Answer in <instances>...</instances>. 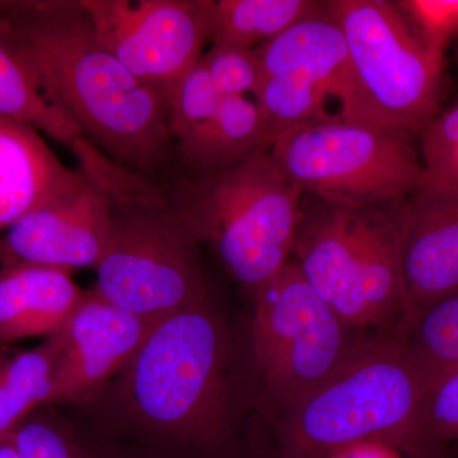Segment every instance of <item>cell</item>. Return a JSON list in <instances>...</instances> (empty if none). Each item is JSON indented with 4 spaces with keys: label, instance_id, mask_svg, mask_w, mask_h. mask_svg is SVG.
<instances>
[{
    "label": "cell",
    "instance_id": "obj_1",
    "mask_svg": "<svg viewBox=\"0 0 458 458\" xmlns=\"http://www.w3.org/2000/svg\"><path fill=\"white\" fill-rule=\"evenodd\" d=\"M0 26L54 104L102 155L165 190L182 174L170 131L171 98L98 44L82 0L0 2Z\"/></svg>",
    "mask_w": 458,
    "mask_h": 458
},
{
    "label": "cell",
    "instance_id": "obj_2",
    "mask_svg": "<svg viewBox=\"0 0 458 458\" xmlns=\"http://www.w3.org/2000/svg\"><path fill=\"white\" fill-rule=\"evenodd\" d=\"M428 384L396 328L361 336L343 363L284 412L283 458H327L358 443L428 457L418 426Z\"/></svg>",
    "mask_w": 458,
    "mask_h": 458
},
{
    "label": "cell",
    "instance_id": "obj_3",
    "mask_svg": "<svg viewBox=\"0 0 458 458\" xmlns=\"http://www.w3.org/2000/svg\"><path fill=\"white\" fill-rule=\"evenodd\" d=\"M123 373V399L141 426L200 450L225 447L228 340L210 301L153 324Z\"/></svg>",
    "mask_w": 458,
    "mask_h": 458
},
{
    "label": "cell",
    "instance_id": "obj_4",
    "mask_svg": "<svg viewBox=\"0 0 458 458\" xmlns=\"http://www.w3.org/2000/svg\"><path fill=\"white\" fill-rule=\"evenodd\" d=\"M302 203L270 153L210 176L181 174L165 195L168 212L191 240L212 246L252 293L291 260Z\"/></svg>",
    "mask_w": 458,
    "mask_h": 458
},
{
    "label": "cell",
    "instance_id": "obj_5",
    "mask_svg": "<svg viewBox=\"0 0 458 458\" xmlns=\"http://www.w3.org/2000/svg\"><path fill=\"white\" fill-rule=\"evenodd\" d=\"M399 203L348 208L302 203L292 260L355 330L396 327L403 318Z\"/></svg>",
    "mask_w": 458,
    "mask_h": 458
},
{
    "label": "cell",
    "instance_id": "obj_6",
    "mask_svg": "<svg viewBox=\"0 0 458 458\" xmlns=\"http://www.w3.org/2000/svg\"><path fill=\"white\" fill-rule=\"evenodd\" d=\"M270 157L303 197L340 207L399 203L429 183L411 138L339 114L279 135Z\"/></svg>",
    "mask_w": 458,
    "mask_h": 458
},
{
    "label": "cell",
    "instance_id": "obj_7",
    "mask_svg": "<svg viewBox=\"0 0 458 458\" xmlns=\"http://www.w3.org/2000/svg\"><path fill=\"white\" fill-rule=\"evenodd\" d=\"M348 45L361 123L419 137L441 111L445 62L390 0H328Z\"/></svg>",
    "mask_w": 458,
    "mask_h": 458
},
{
    "label": "cell",
    "instance_id": "obj_8",
    "mask_svg": "<svg viewBox=\"0 0 458 458\" xmlns=\"http://www.w3.org/2000/svg\"><path fill=\"white\" fill-rule=\"evenodd\" d=\"M93 292L153 325L209 301L198 245L165 203L113 199L110 240Z\"/></svg>",
    "mask_w": 458,
    "mask_h": 458
},
{
    "label": "cell",
    "instance_id": "obj_9",
    "mask_svg": "<svg viewBox=\"0 0 458 458\" xmlns=\"http://www.w3.org/2000/svg\"><path fill=\"white\" fill-rule=\"evenodd\" d=\"M254 297L256 367L285 412L327 381L363 335L344 324L292 259Z\"/></svg>",
    "mask_w": 458,
    "mask_h": 458
},
{
    "label": "cell",
    "instance_id": "obj_10",
    "mask_svg": "<svg viewBox=\"0 0 458 458\" xmlns=\"http://www.w3.org/2000/svg\"><path fill=\"white\" fill-rule=\"evenodd\" d=\"M98 44L172 98L210 42L214 0H82Z\"/></svg>",
    "mask_w": 458,
    "mask_h": 458
},
{
    "label": "cell",
    "instance_id": "obj_11",
    "mask_svg": "<svg viewBox=\"0 0 458 458\" xmlns=\"http://www.w3.org/2000/svg\"><path fill=\"white\" fill-rule=\"evenodd\" d=\"M113 229V198L80 170L69 188L21 218L0 240L3 264L96 267Z\"/></svg>",
    "mask_w": 458,
    "mask_h": 458
},
{
    "label": "cell",
    "instance_id": "obj_12",
    "mask_svg": "<svg viewBox=\"0 0 458 458\" xmlns=\"http://www.w3.org/2000/svg\"><path fill=\"white\" fill-rule=\"evenodd\" d=\"M400 271L401 319L458 293V191L426 186L403 201Z\"/></svg>",
    "mask_w": 458,
    "mask_h": 458
},
{
    "label": "cell",
    "instance_id": "obj_13",
    "mask_svg": "<svg viewBox=\"0 0 458 458\" xmlns=\"http://www.w3.org/2000/svg\"><path fill=\"white\" fill-rule=\"evenodd\" d=\"M152 325L86 292L60 342L53 403L83 399L123 372Z\"/></svg>",
    "mask_w": 458,
    "mask_h": 458
},
{
    "label": "cell",
    "instance_id": "obj_14",
    "mask_svg": "<svg viewBox=\"0 0 458 458\" xmlns=\"http://www.w3.org/2000/svg\"><path fill=\"white\" fill-rule=\"evenodd\" d=\"M256 53L262 75H283L315 87L339 101L342 119L360 123L348 45L328 0Z\"/></svg>",
    "mask_w": 458,
    "mask_h": 458
},
{
    "label": "cell",
    "instance_id": "obj_15",
    "mask_svg": "<svg viewBox=\"0 0 458 458\" xmlns=\"http://www.w3.org/2000/svg\"><path fill=\"white\" fill-rule=\"evenodd\" d=\"M72 271L12 262L0 270V342L55 336L82 302Z\"/></svg>",
    "mask_w": 458,
    "mask_h": 458
},
{
    "label": "cell",
    "instance_id": "obj_16",
    "mask_svg": "<svg viewBox=\"0 0 458 458\" xmlns=\"http://www.w3.org/2000/svg\"><path fill=\"white\" fill-rule=\"evenodd\" d=\"M80 177L50 149L41 132L0 116V232L69 188Z\"/></svg>",
    "mask_w": 458,
    "mask_h": 458
},
{
    "label": "cell",
    "instance_id": "obj_17",
    "mask_svg": "<svg viewBox=\"0 0 458 458\" xmlns=\"http://www.w3.org/2000/svg\"><path fill=\"white\" fill-rule=\"evenodd\" d=\"M274 141L255 99L223 98L200 140L181 158V170L190 177L219 174L270 153Z\"/></svg>",
    "mask_w": 458,
    "mask_h": 458
},
{
    "label": "cell",
    "instance_id": "obj_18",
    "mask_svg": "<svg viewBox=\"0 0 458 458\" xmlns=\"http://www.w3.org/2000/svg\"><path fill=\"white\" fill-rule=\"evenodd\" d=\"M0 116L32 126L69 149L84 140L68 114L47 95L38 72L0 26Z\"/></svg>",
    "mask_w": 458,
    "mask_h": 458
},
{
    "label": "cell",
    "instance_id": "obj_19",
    "mask_svg": "<svg viewBox=\"0 0 458 458\" xmlns=\"http://www.w3.org/2000/svg\"><path fill=\"white\" fill-rule=\"evenodd\" d=\"M319 0H214L210 44L256 50L318 11Z\"/></svg>",
    "mask_w": 458,
    "mask_h": 458
},
{
    "label": "cell",
    "instance_id": "obj_20",
    "mask_svg": "<svg viewBox=\"0 0 458 458\" xmlns=\"http://www.w3.org/2000/svg\"><path fill=\"white\" fill-rule=\"evenodd\" d=\"M59 355L55 335L9 357L0 370V438L11 436L42 403H53Z\"/></svg>",
    "mask_w": 458,
    "mask_h": 458
},
{
    "label": "cell",
    "instance_id": "obj_21",
    "mask_svg": "<svg viewBox=\"0 0 458 458\" xmlns=\"http://www.w3.org/2000/svg\"><path fill=\"white\" fill-rule=\"evenodd\" d=\"M396 331L423 373L428 387L458 369V293L401 319Z\"/></svg>",
    "mask_w": 458,
    "mask_h": 458
},
{
    "label": "cell",
    "instance_id": "obj_22",
    "mask_svg": "<svg viewBox=\"0 0 458 458\" xmlns=\"http://www.w3.org/2000/svg\"><path fill=\"white\" fill-rule=\"evenodd\" d=\"M222 99L200 62L177 84L171 98L170 131L179 161L213 122Z\"/></svg>",
    "mask_w": 458,
    "mask_h": 458
},
{
    "label": "cell",
    "instance_id": "obj_23",
    "mask_svg": "<svg viewBox=\"0 0 458 458\" xmlns=\"http://www.w3.org/2000/svg\"><path fill=\"white\" fill-rule=\"evenodd\" d=\"M418 432L429 458H441L445 445L457 441L458 369L439 377L427 388Z\"/></svg>",
    "mask_w": 458,
    "mask_h": 458
},
{
    "label": "cell",
    "instance_id": "obj_24",
    "mask_svg": "<svg viewBox=\"0 0 458 458\" xmlns=\"http://www.w3.org/2000/svg\"><path fill=\"white\" fill-rule=\"evenodd\" d=\"M419 138L428 186L458 191V102L437 114Z\"/></svg>",
    "mask_w": 458,
    "mask_h": 458
},
{
    "label": "cell",
    "instance_id": "obj_25",
    "mask_svg": "<svg viewBox=\"0 0 458 458\" xmlns=\"http://www.w3.org/2000/svg\"><path fill=\"white\" fill-rule=\"evenodd\" d=\"M200 63L222 98L254 96L261 82V64L256 50L212 45Z\"/></svg>",
    "mask_w": 458,
    "mask_h": 458
},
{
    "label": "cell",
    "instance_id": "obj_26",
    "mask_svg": "<svg viewBox=\"0 0 458 458\" xmlns=\"http://www.w3.org/2000/svg\"><path fill=\"white\" fill-rule=\"evenodd\" d=\"M406 22L436 59L445 63V53L458 42V0H397Z\"/></svg>",
    "mask_w": 458,
    "mask_h": 458
},
{
    "label": "cell",
    "instance_id": "obj_27",
    "mask_svg": "<svg viewBox=\"0 0 458 458\" xmlns=\"http://www.w3.org/2000/svg\"><path fill=\"white\" fill-rule=\"evenodd\" d=\"M20 458H81L66 434L44 418L31 417L12 433Z\"/></svg>",
    "mask_w": 458,
    "mask_h": 458
},
{
    "label": "cell",
    "instance_id": "obj_28",
    "mask_svg": "<svg viewBox=\"0 0 458 458\" xmlns=\"http://www.w3.org/2000/svg\"><path fill=\"white\" fill-rule=\"evenodd\" d=\"M327 458H403L399 451L381 445V443H358L351 447L343 448Z\"/></svg>",
    "mask_w": 458,
    "mask_h": 458
},
{
    "label": "cell",
    "instance_id": "obj_29",
    "mask_svg": "<svg viewBox=\"0 0 458 458\" xmlns=\"http://www.w3.org/2000/svg\"><path fill=\"white\" fill-rule=\"evenodd\" d=\"M0 458H20L12 434L0 438Z\"/></svg>",
    "mask_w": 458,
    "mask_h": 458
},
{
    "label": "cell",
    "instance_id": "obj_30",
    "mask_svg": "<svg viewBox=\"0 0 458 458\" xmlns=\"http://www.w3.org/2000/svg\"><path fill=\"white\" fill-rule=\"evenodd\" d=\"M11 355L8 354L7 344L0 342V370L5 366Z\"/></svg>",
    "mask_w": 458,
    "mask_h": 458
},
{
    "label": "cell",
    "instance_id": "obj_31",
    "mask_svg": "<svg viewBox=\"0 0 458 458\" xmlns=\"http://www.w3.org/2000/svg\"><path fill=\"white\" fill-rule=\"evenodd\" d=\"M454 65H456L457 73H458V42L456 44V47H454Z\"/></svg>",
    "mask_w": 458,
    "mask_h": 458
},
{
    "label": "cell",
    "instance_id": "obj_32",
    "mask_svg": "<svg viewBox=\"0 0 458 458\" xmlns=\"http://www.w3.org/2000/svg\"><path fill=\"white\" fill-rule=\"evenodd\" d=\"M81 458H89V457H86V456H83V454H81Z\"/></svg>",
    "mask_w": 458,
    "mask_h": 458
}]
</instances>
